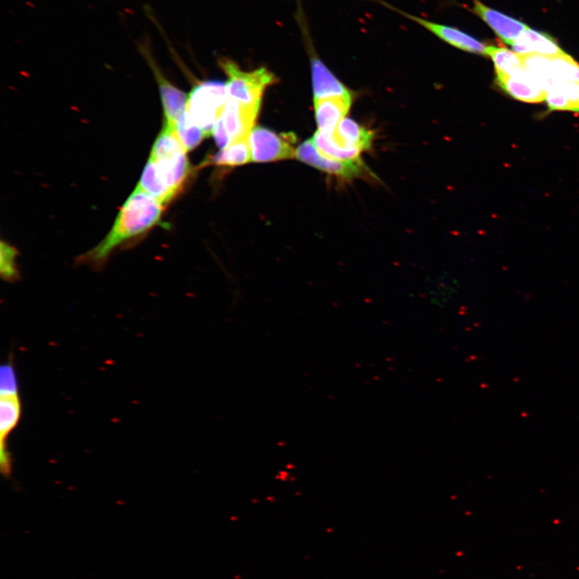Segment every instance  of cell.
I'll return each instance as SVG.
<instances>
[{
	"mask_svg": "<svg viewBox=\"0 0 579 579\" xmlns=\"http://www.w3.org/2000/svg\"><path fill=\"white\" fill-rule=\"evenodd\" d=\"M186 154L174 128L164 124L136 187L166 206L180 192L191 172Z\"/></svg>",
	"mask_w": 579,
	"mask_h": 579,
	"instance_id": "6da1fadb",
	"label": "cell"
},
{
	"mask_svg": "<svg viewBox=\"0 0 579 579\" xmlns=\"http://www.w3.org/2000/svg\"><path fill=\"white\" fill-rule=\"evenodd\" d=\"M164 207L156 198L135 187L121 208L107 235L80 258L81 260L95 266L103 263L115 248L161 223Z\"/></svg>",
	"mask_w": 579,
	"mask_h": 579,
	"instance_id": "7a4b0ae2",
	"label": "cell"
},
{
	"mask_svg": "<svg viewBox=\"0 0 579 579\" xmlns=\"http://www.w3.org/2000/svg\"><path fill=\"white\" fill-rule=\"evenodd\" d=\"M373 134L355 121L345 119L333 133L319 131L312 140L324 156L342 161H361L362 152L371 148Z\"/></svg>",
	"mask_w": 579,
	"mask_h": 579,
	"instance_id": "3957f363",
	"label": "cell"
},
{
	"mask_svg": "<svg viewBox=\"0 0 579 579\" xmlns=\"http://www.w3.org/2000/svg\"><path fill=\"white\" fill-rule=\"evenodd\" d=\"M218 62L229 77L226 84L229 98L246 106H260L265 90L277 81V77L265 67L247 72L227 58H220Z\"/></svg>",
	"mask_w": 579,
	"mask_h": 579,
	"instance_id": "277c9868",
	"label": "cell"
},
{
	"mask_svg": "<svg viewBox=\"0 0 579 579\" xmlns=\"http://www.w3.org/2000/svg\"><path fill=\"white\" fill-rule=\"evenodd\" d=\"M228 99L226 84L220 81H207L192 91L186 109L208 136L213 134L215 124Z\"/></svg>",
	"mask_w": 579,
	"mask_h": 579,
	"instance_id": "5b68a950",
	"label": "cell"
},
{
	"mask_svg": "<svg viewBox=\"0 0 579 579\" xmlns=\"http://www.w3.org/2000/svg\"><path fill=\"white\" fill-rule=\"evenodd\" d=\"M378 1L386 8H388L394 12L404 15V18L409 19L415 23L422 26L430 32H432L435 36L440 39L441 41H444L448 45L453 46L460 51L478 54L486 56V46L477 38L467 34V32L458 29V27L446 25L443 24L437 23L431 20L422 19L419 16L413 15L412 14L404 12L400 9L396 8L392 5L385 3L383 0H378Z\"/></svg>",
	"mask_w": 579,
	"mask_h": 579,
	"instance_id": "8992f818",
	"label": "cell"
},
{
	"mask_svg": "<svg viewBox=\"0 0 579 579\" xmlns=\"http://www.w3.org/2000/svg\"><path fill=\"white\" fill-rule=\"evenodd\" d=\"M148 46L147 43L141 44L140 51L150 66L157 81L164 109V124L174 128L176 121L187 108L189 95L178 89L164 76L156 60H154L150 47Z\"/></svg>",
	"mask_w": 579,
	"mask_h": 579,
	"instance_id": "52a82bcc",
	"label": "cell"
},
{
	"mask_svg": "<svg viewBox=\"0 0 579 579\" xmlns=\"http://www.w3.org/2000/svg\"><path fill=\"white\" fill-rule=\"evenodd\" d=\"M252 161L265 163L296 157V151L289 141L266 128H253L250 134Z\"/></svg>",
	"mask_w": 579,
	"mask_h": 579,
	"instance_id": "ba28073f",
	"label": "cell"
},
{
	"mask_svg": "<svg viewBox=\"0 0 579 579\" xmlns=\"http://www.w3.org/2000/svg\"><path fill=\"white\" fill-rule=\"evenodd\" d=\"M296 157L303 163L342 179H352L362 172L361 161H342L324 156L312 140L302 143L296 150Z\"/></svg>",
	"mask_w": 579,
	"mask_h": 579,
	"instance_id": "9c48e42d",
	"label": "cell"
},
{
	"mask_svg": "<svg viewBox=\"0 0 579 579\" xmlns=\"http://www.w3.org/2000/svg\"><path fill=\"white\" fill-rule=\"evenodd\" d=\"M540 86L548 91L552 88L579 81V64L565 53L557 57H544L538 70Z\"/></svg>",
	"mask_w": 579,
	"mask_h": 579,
	"instance_id": "30bf717a",
	"label": "cell"
},
{
	"mask_svg": "<svg viewBox=\"0 0 579 579\" xmlns=\"http://www.w3.org/2000/svg\"><path fill=\"white\" fill-rule=\"evenodd\" d=\"M470 10L484 20L507 45L511 46L528 27L520 20L487 6L479 0H472V7Z\"/></svg>",
	"mask_w": 579,
	"mask_h": 579,
	"instance_id": "8fae6325",
	"label": "cell"
},
{
	"mask_svg": "<svg viewBox=\"0 0 579 579\" xmlns=\"http://www.w3.org/2000/svg\"><path fill=\"white\" fill-rule=\"evenodd\" d=\"M260 106H246L228 99L219 116L232 142L250 135L256 122Z\"/></svg>",
	"mask_w": 579,
	"mask_h": 579,
	"instance_id": "7c38bea8",
	"label": "cell"
},
{
	"mask_svg": "<svg viewBox=\"0 0 579 579\" xmlns=\"http://www.w3.org/2000/svg\"><path fill=\"white\" fill-rule=\"evenodd\" d=\"M21 416L19 394L1 395L0 398V467L5 476H9L12 465L7 451L9 434L18 426Z\"/></svg>",
	"mask_w": 579,
	"mask_h": 579,
	"instance_id": "4fadbf2b",
	"label": "cell"
},
{
	"mask_svg": "<svg viewBox=\"0 0 579 579\" xmlns=\"http://www.w3.org/2000/svg\"><path fill=\"white\" fill-rule=\"evenodd\" d=\"M315 102L316 119L318 131L321 133L329 135L350 112L352 106V96L330 97L314 99Z\"/></svg>",
	"mask_w": 579,
	"mask_h": 579,
	"instance_id": "5bb4252c",
	"label": "cell"
},
{
	"mask_svg": "<svg viewBox=\"0 0 579 579\" xmlns=\"http://www.w3.org/2000/svg\"><path fill=\"white\" fill-rule=\"evenodd\" d=\"M511 46L514 51L521 57L529 55L557 57L566 53L548 33L533 29L529 27Z\"/></svg>",
	"mask_w": 579,
	"mask_h": 579,
	"instance_id": "9a60e30c",
	"label": "cell"
},
{
	"mask_svg": "<svg viewBox=\"0 0 579 579\" xmlns=\"http://www.w3.org/2000/svg\"><path fill=\"white\" fill-rule=\"evenodd\" d=\"M498 84L511 97L527 103H539L545 100L547 92L529 75L526 69L514 75L496 77Z\"/></svg>",
	"mask_w": 579,
	"mask_h": 579,
	"instance_id": "2e32d148",
	"label": "cell"
},
{
	"mask_svg": "<svg viewBox=\"0 0 579 579\" xmlns=\"http://www.w3.org/2000/svg\"><path fill=\"white\" fill-rule=\"evenodd\" d=\"M251 161L250 135H246L232 142L227 147L215 154L206 164L235 167Z\"/></svg>",
	"mask_w": 579,
	"mask_h": 579,
	"instance_id": "e0dca14e",
	"label": "cell"
},
{
	"mask_svg": "<svg viewBox=\"0 0 579 579\" xmlns=\"http://www.w3.org/2000/svg\"><path fill=\"white\" fill-rule=\"evenodd\" d=\"M486 56L492 59L496 77L514 75L525 69L523 58L504 47L486 46Z\"/></svg>",
	"mask_w": 579,
	"mask_h": 579,
	"instance_id": "ac0fdd59",
	"label": "cell"
},
{
	"mask_svg": "<svg viewBox=\"0 0 579 579\" xmlns=\"http://www.w3.org/2000/svg\"><path fill=\"white\" fill-rule=\"evenodd\" d=\"M174 130L187 152L196 148L206 137L205 132L192 119L187 109L176 121Z\"/></svg>",
	"mask_w": 579,
	"mask_h": 579,
	"instance_id": "d6986e66",
	"label": "cell"
},
{
	"mask_svg": "<svg viewBox=\"0 0 579 579\" xmlns=\"http://www.w3.org/2000/svg\"><path fill=\"white\" fill-rule=\"evenodd\" d=\"M18 251L7 242L2 241L0 245V273L3 279L13 280L18 277L15 259Z\"/></svg>",
	"mask_w": 579,
	"mask_h": 579,
	"instance_id": "ffe728a7",
	"label": "cell"
},
{
	"mask_svg": "<svg viewBox=\"0 0 579 579\" xmlns=\"http://www.w3.org/2000/svg\"><path fill=\"white\" fill-rule=\"evenodd\" d=\"M19 394L18 378L12 363L2 366L0 371V395Z\"/></svg>",
	"mask_w": 579,
	"mask_h": 579,
	"instance_id": "44dd1931",
	"label": "cell"
},
{
	"mask_svg": "<svg viewBox=\"0 0 579 579\" xmlns=\"http://www.w3.org/2000/svg\"><path fill=\"white\" fill-rule=\"evenodd\" d=\"M567 98V110L579 113V81L564 84Z\"/></svg>",
	"mask_w": 579,
	"mask_h": 579,
	"instance_id": "7402d4cb",
	"label": "cell"
}]
</instances>
